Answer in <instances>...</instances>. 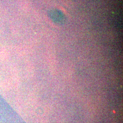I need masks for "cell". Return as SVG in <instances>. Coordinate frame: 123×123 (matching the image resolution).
I'll return each instance as SVG.
<instances>
[{
  "mask_svg": "<svg viewBox=\"0 0 123 123\" xmlns=\"http://www.w3.org/2000/svg\"><path fill=\"white\" fill-rule=\"evenodd\" d=\"M48 15L53 22L59 25L64 24L66 21V18L63 13L59 10L52 9L49 12Z\"/></svg>",
  "mask_w": 123,
  "mask_h": 123,
  "instance_id": "1",
  "label": "cell"
}]
</instances>
